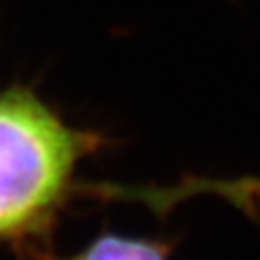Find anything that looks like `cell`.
<instances>
[{"label": "cell", "mask_w": 260, "mask_h": 260, "mask_svg": "<svg viewBox=\"0 0 260 260\" xmlns=\"http://www.w3.org/2000/svg\"><path fill=\"white\" fill-rule=\"evenodd\" d=\"M81 195L94 197L101 201H125L149 206L158 216H166L172 208L199 195H216L225 199L235 208L254 222H260V179L239 177V179H214V177L187 176L179 183L170 187H123L114 183L83 185Z\"/></svg>", "instance_id": "2"}, {"label": "cell", "mask_w": 260, "mask_h": 260, "mask_svg": "<svg viewBox=\"0 0 260 260\" xmlns=\"http://www.w3.org/2000/svg\"><path fill=\"white\" fill-rule=\"evenodd\" d=\"M103 145L27 87L0 91V241L21 252L45 247L58 210L77 193V166Z\"/></svg>", "instance_id": "1"}, {"label": "cell", "mask_w": 260, "mask_h": 260, "mask_svg": "<svg viewBox=\"0 0 260 260\" xmlns=\"http://www.w3.org/2000/svg\"><path fill=\"white\" fill-rule=\"evenodd\" d=\"M176 243V239L164 237H135L104 232L68 258L54 256L47 245L31 249L25 254L29 260H172Z\"/></svg>", "instance_id": "3"}]
</instances>
